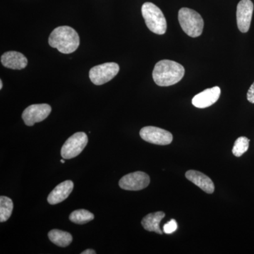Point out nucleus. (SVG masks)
Here are the masks:
<instances>
[{"mask_svg":"<svg viewBox=\"0 0 254 254\" xmlns=\"http://www.w3.org/2000/svg\"><path fill=\"white\" fill-rule=\"evenodd\" d=\"M185 73V68L180 64L163 60L155 64L153 78L159 86H170L181 81Z\"/></svg>","mask_w":254,"mask_h":254,"instance_id":"f257e3e1","label":"nucleus"},{"mask_svg":"<svg viewBox=\"0 0 254 254\" xmlns=\"http://www.w3.org/2000/svg\"><path fill=\"white\" fill-rule=\"evenodd\" d=\"M50 46L57 48L60 53L70 54L78 49L80 38L77 32L70 26H63L55 28L49 37Z\"/></svg>","mask_w":254,"mask_h":254,"instance_id":"f03ea898","label":"nucleus"},{"mask_svg":"<svg viewBox=\"0 0 254 254\" xmlns=\"http://www.w3.org/2000/svg\"><path fill=\"white\" fill-rule=\"evenodd\" d=\"M141 12L145 24L150 31L158 35L166 33V18L158 6L153 3L145 2L142 6Z\"/></svg>","mask_w":254,"mask_h":254,"instance_id":"7ed1b4c3","label":"nucleus"},{"mask_svg":"<svg viewBox=\"0 0 254 254\" xmlns=\"http://www.w3.org/2000/svg\"><path fill=\"white\" fill-rule=\"evenodd\" d=\"M179 22L186 34L191 38L200 36L203 33V18L194 10L190 8L183 7L179 11Z\"/></svg>","mask_w":254,"mask_h":254,"instance_id":"20e7f679","label":"nucleus"},{"mask_svg":"<svg viewBox=\"0 0 254 254\" xmlns=\"http://www.w3.org/2000/svg\"><path fill=\"white\" fill-rule=\"evenodd\" d=\"M120 66L117 63H107L95 66L89 71V78L96 86L105 84L117 76Z\"/></svg>","mask_w":254,"mask_h":254,"instance_id":"39448f33","label":"nucleus"},{"mask_svg":"<svg viewBox=\"0 0 254 254\" xmlns=\"http://www.w3.org/2000/svg\"><path fill=\"white\" fill-rule=\"evenodd\" d=\"M88 138L84 132H77L66 140L61 150L62 157L65 160L78 156L88 144Z\"/></svg>","mask_w":254,"mask_h":254,"instance_id":"423d86ee","label":"nucleus"},{"mask_svg":"<svg viewBox=\"0 0 254 254\" xmlns=\"http://www.w3.org/2000/svg\"><path fill=\"white\" fill-rule=\"evenodd\" d=\"M142 139L153 144L166 145L173 141V136L170 131L156 127H143L140 131Z\"/></svg>","mask_w":254,"mask_h":254,"instance_id":"0eeeda50","label":"nucleus"},{"mask_svg":"<svg viewBox=\"0 0 254 254\" xmlns=\"http://www.w3.org/2000/svg\"><path fill=\"white\" fill-rule=\"evenodd\" d=\"M150 177L143 172L138 171L124 176L119 182L120 188L127 190H140L149 185Z\"/></svg>","mask_w":254,"mask_h":254,"instance_id":"6e6552de","label":"nucleus"},{"mask_svg":"<svg viewBox=\"0 0 254 254\" xmlns=\"http://www.w3.org/2000/svg\"><path fill=\"white\" fill-rule=\"evenodd\" d=\"M51 111V107L48 104L31 105L23 111L22 119L26 125L32 127L46 120Z\"/></svg>","mask_w":254,"mask_h":254,"instance_id":"1a4fd4ad","label":"nucleus"},{"mask_svg":"<svg viewBox=\"0 0 254 254\" xmlns=\"http://www.w3.org/2000/svg\"><path fill=\"white\" fill-rule=\"evenodd\" d=\"M254 4L251 0H241L237 7V23L242 33H247L250 30Z\"/></svg>","mask_w":254,"mask_h":254,"instance_id":"9d476101","label":"nucleus"},{"mask_svg":"<svg viewBox=\"0 0 254 254\" xmlns=\"http://www.w3.org/2000/svg\"><path fill=\"white\" fill-rule=\"evenodd\" d=\"M220 93L221 91L218 86L205 89V91L200 92L193 97L192 99V104L195 108H201V109L208 108L218 101Z\"/></svg>","mask_w":254,"mask_h":254,"instance_id":"9b49d317","label":"nucleus"},{"mask_svg":"<svg viewBox=\"0 0 254 254\" xmlns=\"http://www.w3.org/2000/svg\"><path fill=\"white\" fill-rule=\"evenodd\" d=\"M1 63L5 67L11 69L21 70L27 66L28 60L22 53L9 51L1 55Z\"/></svg>","mask_w":254,"mask_h":254,"instance_id":"f8f14e48","label":"nucleus"},{"mask_svg":"<svg viewBox=\"0 0 254 254\" xmlns=\"http://www.w3.org/2000/svg\"><path fill=\"white\" fill-rule=\"evenodd\" d=\"M73 183L71 180H66L60 183L52 190L48 197V201L50 204L55 205L61 203L68 198L72 192Z\"/></svg>","mask_w":254,"mask_h":254,"instance_id":"ddd939ff","label":"nucleus"},{"mask_svg":"<svg viewBox=\"0 0 254 254\" xmlns=\"http://www.w3.org/2000/svg\"><path fill=\"white\" fill-rule=\"evenodd\" d=\"M187 180L199 187L200 190L205 193L211 194L215 190V186L213 181L208 176L200 172L195 170H189L185 174Z\"/></svg>","mask_w":254,"mask_h":254,"instance_id":"4468645a","label":"nucleus"},{"mask_svg":"<svg viewBox=\"0 0 254 254\" xmlns=\"http://www.w3.org/2000/svg\"><path fill=\"white\" fill-rule=\"evenodd\" d=\"M165 216V214L162 211L148 214L142 220V226L147 231L155 232L160 235H163V232L160 229V223Z\"/></svg>","mask_w":254,"mask_h":254,"instance_id":"2eb2a0df","label":"nucleus"},{"mask_svg":"<svg viewBox=\"0 0 254 254\" xmlns=\"http://www.w3.org/2000/svg\"><path fill=\"white\" fill-rule=\"evenodd\" d=\"M48 237L55 245L60 247H66L72 242V236L67 232L53 230L48 233Z\"/></svg>","mask_w":254,"mask_h":254,"instance_id":"dca6fc26","label":"nucleus"},{"mask_svg":"<svg viewBox=\"0 0 254 254\" xmlns=\"http://www.w3.org/2000/svg\"><path fill=\"white\" fill-rule=\"evenodd\" d=\"M13 204L12 200L7 196L1 195L0 197V222H6L9 220L12 214Z\"/></svg>","mask_w":254,"mask_h":254,"instance_id":"f3484780","label":"nucleus"},{"mask_svg":"<svg viewBox=\"0 0 254 254\" xmlns=\"http://www.w3.org/2000/svg\"><path fill=\"white\" fill-rule=\"evenodd\" d=\"M93 219H94V215L84 209L74 210L69 215V220L71 222L73 223L79 224V225L88 223Z\"/></svg>","mask_w":254,"mask_h":254,"instance_id":"a211bd4d","label":"nucleus"},{"mask_svg":"<svg viewBox=\"0 0 254 254\" xmlns=\"http://www.w3.org/2000/svg\"><path fill=\"white\" fill-rule=\"evenodd\" d=\"M250 142V140L245 136H241L237 138L232 148V153L236 157L242 156L248 150Z\"/></svg>","mask_w":254,"mask_h":254,"instance_id":"6ab92c4d","label":"nucleus"},{"mask_svg":"<svg viewBox=\"0 0 254 254\" xmlns=\"http://www.w3.org/2000/svg\"><path fill=\"white\" fill-rule=\"evenodd\" d=\"M177 229V223L176 220L172 219L170 222L168 223L165 224L163 227V232L165 234L170 235V234L173 233L174 232L176 231Z\"/></svg>","mask_w":254,"mask_h":254,"instance_id":"aec40b11","label":"nucleus"},{"mask_svg":"<svg viewBox=\"0 0 254 254\" xmlns=\"http://www.w3.org/2000/svg\"><path fill=\"white\" fill-rule=\"evenodd\" d=\"M247 100H248L251 103L254 104V82L253 84L251 86L248 92H247Z\"/></svg>","mask_w":254,"mask_h":254,"instance_id":"412c9836","label":"nucleus"},{"mask_svg":"<svg viewBox=\"0 0 254 254\" xmlns=\"http://www.w3.org/2000/svg\"><path fill=\"white\" fill-rule=\"evenodd\" d=\"M95 252L93 250H87L84 252H81V254H95Z\"/></svg>","mask_w":254,"mask_h":254,"instance_id":"4be33fe9","label":"nucleus"},{"mask_svg":"<svg viewBox=\"0 0 254 254\" xmlns=\"http://www.w3.org/2000/svg\"><path fill=\"white\" fill-rule=\"evenodd\" d=\"M2 87H3L2 81H1V80H0V89H1V88H2Z\"/></svg>","mask_w":254,"mask_h":254,"instance_id":"5701e85b","label":"nucleus"},{"mask_svg":"<svg viewBox=\"0 0 254 254\" xmlns=\"http://www.w3.org/2000/svg\"><path fill=\"white\" fill-rule=\"evenodd\" d=\"M64 162H65V161H64V160H61V163H64Z\"/></svg>","mask_w":254,"mask_h":254,"instance_id":"b1692460","label":"nucleus"}]
</instances>
